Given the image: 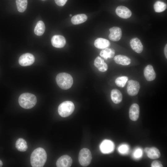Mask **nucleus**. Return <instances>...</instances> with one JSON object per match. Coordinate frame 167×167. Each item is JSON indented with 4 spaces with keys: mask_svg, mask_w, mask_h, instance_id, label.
Wrapping results in <instances>:
<instances>
[{
    "mask_svg": "<svg viewBox=\"0 0 167 167\" xmlns=\"http://www.w3.org/2000/svg\"><path fill=\"white\" fill-rule=\"evenodd\" d=\"M47 160V154L42 148L35 149L30 156V162L33 167H42L44 166Z\"/></svg>",
    "mask_w": 167,
    "mask_h": 167,
    "instance_id": "1",
    "label": "nucleus"
},
{
    "mask_svg": "<svg viewBox=\"0 0 167 167\" xmlns=\"http://www.w3.org/2000/svg\"><path fill=\"white\" fill-rule=\"evenodd\" d=\"M36 96L29 93H22L19 98V105L25 109H30L33 108L36 105Z\"/></svg>",
    "mask_w": 167,
    "mask_h": 167,
    "instance_id": "2",
    "label": "nucleus"
},
{
    "mask_svg": "<svg viewBox=\"0 0 167 167\" xmlns=\"http://www.w3.org/2000/svg\"><path fill=\"white\" fill-rule=\"evenodd\" d=\"M56 83L61 89L66 90L72 86L73 82L72 76L66 73H61L58 74L56 78Z\"/></svg>",
    "mask_w": 167,
    "mask_h": 167,
    "instance_id": "3",
    "label": "nucleus"
},
{
    "mask_svg": "<svg viewBox=\"0 0 167 167\" xmlns=\"http://www.w3.org/2000/svg\"><path fill=\"white\" fill-rule=\"evenodd\" d=\"M75 109L74 103L70 101H66L62 103L58 108V113L63 117H67L71 115Z\"/></svg>",
    "mask_w": 167,
    "mask_h": 167,
    "instance_id": "4",
    "label": "nucleus"
},
{
    "mask_svg": "<svg viewBox=\"0 0 167 167\" xmlns=\"http://www.w3.org/2000/svg\"><path fill=\"white\" fill-rule=\"evenodd\" d=\"M92 159L91 152L87 148L81 149L79 153L78 160L80 165L84 167L88 165L90 163Z\"/></svg>",
    "mask_w": 167,
    "mask_h": 167,
    "instance_id": "5",
    "label": "nucleus"
},
{
    "mask_svg": "<svg viewBox=\"0 0 167 167\" xmlns=\"http://www.w3.org/2000/svg\"><path fill=\"white\" fill-rule=\"evenodd\" d=\"M140 87V84L137 81L130 80L128 81L127 87V92L131 96L137 95Z\"/></svg>",
    "mask_w": 167,
    "mask_h": 167,
    "instance_id": "6",
    "label": "nucleus"
},
{
    "mask_svg": "<svg viewBox=\"0 0 167 167\" xmlns=\"http://www.w3.org/2000/svg\"><path fill=\"white\" fill-rule=\"evenodd\" d=\"M35 59V57L32 54L29 53H25L20 57L19 63L22 66H29L34 62Z\"/></svg>",
    "mask_w": 167,
    "mask_h": 167,
    "instance_id": "7",
    "label": "nucleus"
},
{
    "mask_svg": "<svg viewBox=\"0 0 167 167\" xmlns=\"http://www.w3.org/2000/svg\"><path fill=\"white\" fill-rule=\"evenodd\" d=\"M101 152L104 154H108L113 152L114 149V145L111 141L105 139L101 143L100 146Z\"/></svg>",
    "mask_w": 167,
    "mask_h": 167,
    "instance_id": "8",
    "label": "nucleus"
},
{
    "mask_svg": "<svg viewBox=\"0 0 167 167\" xmlns=\"http://www.w3.org/2000/svg\"><path fill=\"white\" fill-rule=\"evenodd\" d=\"M72 163L71 157L67 155H64L59 157L56 162L58 167H69Z\"/></svg>",
    "mask_w": 167,
    "mask_h": 167,
    "instance_id": "9",
    "label": "nucleus"
},
{
    "mask_svg": "<svg viewBox=\"0 0 167 167\" xmlns=\"http://www.w3.org/2000/svg\"><path fill=\"white\" fill-rule=\"evenodd\" d=\"M110 33L109 35V39L113 41H118L121 38L122 32L121 29L117 27H113L109 29Z\"/></svg>",
    "mask_w": 167,
    "mask_h": 167,
    "instance_id": "10",
    "label": "nucleus"
},
{
    "mask_svg": "<svg viewBox=\"0 0 167 167\" xmlns=\"http://www.w3.org/2000/svg\"><path fill=\"white\" fill-rule=\"evenodd\" d=\"M51 42L54 47L57 48H62L65 45L66 40L63 36L57 35L52 36L51 39Z\"/></svg>",
    "mask_w": 167,
    "mask_h": 167,
    "instance_id": "11",
    "label": "nucleus"
},
{
    "mask_svg": "<svg viewBox=\"0 0 167 167\" xmlns=\"http://www.w3.org/2000/svg\"><path fill=\"white\" fill-rule=\"evenodd\" d=\"M116 14L119 17L123 19H127L131 15V10L127 7L122 6H118L115 10Z\"/></svg>",
    "mask_w": 167,
    "mask_h": 167,
    "instance_id": "12",
    "label": "nucleus"
},
{
    "mask_svg": "<svg viewBox=\"0 0 167 167\" xmlns=\"http://www.w3.org/2000/svg\"><path fill=\"white\" fill-rule=\"evenodd\" d=\"M143 74L145 79L148 81H152L156 77V73L153 66L151 65H148L145 67Z\"/></svg>",
    "mask_w": 167,
    "mask_h": 167,
    "instance_id": "13",
    "label": "nucleus"
},
{
    "mask_svg": "<svg viewBox=\"0 0 167 167\" xmlns=\"http://www.w3.org/2000/svg\"><path fill=\"white\" fill-rule=\"evenodd\" d=\"M130 45L132 49L138 53H140L143 50V46L140 40L137 38H132L130 41Z\"/></svg>",
    "mask_w": 167,
    "mask_h": 167,
    "instance_id": "14",
    "label": "nucleus"
},
{
    "mask_svg": "<svg viewBox=\"0 0 167 167\" xmlns=\"http://www.w3.org/2000/svg\"><path fill=\"white\" fill-rule=\"evenodd\" d=\"M139 105L136 103L132 104L130 106L129 110L130 119L133 121H136L139 118Z\"/></svg>",
    "mask_w": 167,
    "mask_h": 167,
    "instance_id": "15",
    "label": "nucleus"
},
{
    "mask_svg": "<svg viewBox=\"0 0 167 167\" xmlns=\"http://www.w3.org/2000/svg\"><path fill=\"white\" fill-rule=\"evenodd\" d=\"M144 151L148 156L151 159H157L161 156L159 150L155 147L146 148Z\"/></svg>",
    "mask_w": 167,
    "mask_h": 167,
    "instance_id": "16",
    "label": "nucleus"
},
{
    "mask_svg": "<svg viewBox=\"0 0 167 167\" xmlns=\"http://www.w3.org/2000/svg\"><path fill=\"white\" fill-rule=\"evenodd\" d=\"M94 65L101 72H105L108 69L107 64L105 62L102 58L99 56L97 57L95 59Z\"/></svg>",
    "mask_w": 167,
    "mask_h": 167,
    "instance_id": "17",
    "label": "nucleus"
},
{
    "mask_svg": "<svg viewBox=\"0 0 167 167\" xmlns=\"http://www.w3.org/2000/svg\"><path fill=\"white\" fill-rule=\"evenodd\" d=\"M110 42L108 40L101 38L96 39L94 42L95 46L99 49H102L109 47L110 45Z\"/></svg>",
    "mask_w": 167,
    "mask_h": 167,
    "instance_id": "18",
    "label": "nucleus"
},
{
    "mask_svg": "<svg viewBox=\"0 0 167 167\" xmlns=\"http://www.w3.org/2000/svg\"><path fill=\"white\" fill-rule=\"evenodd\" d=\"M111 97L113 103L118 104L122 101V95L121 92L118 89H113L111 92Z\"/></svg>",
    "mask_w": 167,
    "mask_h": 167,
    "instance_id": "19",
    "label": "nucleus"
},
{
    "mask_svg": "<svg viewBox=\"0 0 167 167\" xmlns=\"http://www.w3.org/2000/svg\"><path fill=\"white\" fill-rule=\"evenodd\" d=\"M114 60L118 64L126 66L131 63V59L128 57L122 55H118L114 57Z\"/></svg>",
    "mask_w": 167,
    "mask_h": 167,
    "instance_id": "20",
    "label": "nucleus"
},
{
    "mask_svg": "<svg viewBox=\"0 0 167 167\" xmlns=\"http://www.w3.org/2000/svg\"><path fill=\"white\" fill-rule=\"evenodd\" d=\"M88 19L87 15L85 14H79L73 16L71 19V22L73 24L77 25L86 21Z\"/></svg>",
    "mask_w": 167,
    "mask_h": 167,
    "instance_id": "21",
    "label": "nucleus"
},
{
    "mask_svg": "<svg viewBox=\"0 0 167 167\" xmlns=\"http://www.w3.org/2000/svg\"><path fill=\"white\" fill-rule=\"evenodd\" d=\"M115 51L112 48H107L102 50L100 53L101 57L107 60L108 58H113L115 54Z\"/></svg>",
    "mask_w": 167,
    "mask_h": 167,
    "instance_id": "22",
    "label": "nucleus"
},
{
    "mask_svg": "<svg viewBox=\"0 0 167 167\" xmlns=\"http://www.w3.org/2000/svg\"><path fill=\"white\" fill-rule=\"evenodd\" d=\"M15 147L20 152H24L28 149V145L26 141L23 139L19 138L16 142Z\"/></svg>",
    "mask_w": 167,
    "mask_h": 167,
    "instance_id": "23",
    "label": "nucleus"
},
{
    "mask_svg": "<svg viewBox=\"0 0 167 167\" xmlns=\"http://www.w3.org/2000/svg\"><path fill=\"white\" fill-rule=\"evenodd\" d=\"M45 30V26L44 23L42 21L37 22L34 29L35 34L38 36H41L44 33Z\"/></svg>",
    "mask_w": 167,
    "mask_h": 167,
    "instance_id": "24",
    "label": "nucleus"
},
{
    "mask_svg": "<svg viewBox=\"0 0 167 167\" xmlns=\"http://www.w3.org/2000/svg\"><path fill=\"white\" fill-rule=\"evenodd\" d=\"M167 8V5L165 2L157 1L154 5V8L156 12H161L165 11Z\"/></svg>",
    "mask_w": 167,
    "mask_h": 167,
    "instance_id": "25",
    "label": "nucleus"
},
{
    "mask_svg": "<svg viewBox=\"0 0 167 167\" xmlns=\"http://www.w3.org/2000/svg\"><path fill=\"white\" fill-rule=\"evenodd\" d=\"M17 9L20 12H24L27 8V0H16Z\"/></svg>",
    "mask_w": 167,
    "mask_h": 167,
    "instance_id": "26",
    "label": "nucleus"
},
{
    "mask_svg": "<svg viewBox=\"0 0 167 167\" xmlns=\"http://www.w3.org/2000/svg\"><path fill=\"white\" fill-rule=\"evenodd\" d=\"M128 79V77L126 76L119 77L116 79L115 83L118 86L123 88L125 86Z\"/></svg>",
    "mask_w": 167,
    "mask_h": 167,
    "instance_id": "27",
    "label": "nucleus"
},
{
    "mask_svg": "<svg viewBox=\"0 0 167 167\" xmlns=\"http://www.w3.org/2000/svg\"><path fill=\"white\" fill-rule=\"evenodd\" d=\"M118 151L122 154H125L129 151V146L126 144H123L120 146L118 148Z\"/></svg>",
    "mask_w": 167,
    "mask_h": 167,
    "instance_id": "28",
    "label": "nucleus"
},
{
    "mask_svg": "<svg viewBox=\"0 0 167 167\" xmlns=\"http://www.w3.org/2000/svg\"><path fill=\"white\" fill-rule=\"evenodd\" d=\"M142 154V150L140 148H138L136 150L135 152L134 156L135 158H139L141 156Z\"/></svg>",
    "mask_w": 167,
    "mask_h": 167,
    "instance_id": "29",
    "label": "nucleus"
},
{
    "mask_svg": "<svg viewBox=\"0 0 167 167\" xmlns=\"http://www.w3.org/2000/svg\"><path fill=\"white\" fill-rule=\"evenodd\" d=\"M152 167H163L161 162L159 161H153L151 165Z\"/></svg>",
    "mask_w": 167,
    "mask_h": 167,
    "instance_id": "30",
    "label": "nucleus"
},
{
    "mask_svg": "<svg viewBox=\"0 0 167 167\" xmlns=\"http://www.w3.org/2000/svg\"><path fill=\"white\" fill-rule=\"evenodd\" d=\"M67 0H55L56 4L58 6H63L66 3Z\"/></svg>",
    "mask_w": 167,
    "mask_h": 167,
    "instance_id": "31",
    "label": "nucleus"
},
{
    "mask_svg": "<svg viewBox=\"0 0 167 167\" xmlns=\"http://www.w3.org/2000/svg\"><path fill=\"white\" fill-rule=\"evenodd\" d=\"M164 53L166 58H167V44H166L164 49Z\"/></svg>",
    "mask_w": 167,
    "mask_h": 167,
    "instance_id": "32",
    "label": "nucleus"
},
{
    "mask_svg": "<svg viewBox=\"0 0 167 167\" xmlns=\"http://www.w3.org/2000/svg\"><path fill=\"white\" fill-rule=\"evenodd\" d=\"M3 165V163L1 160H0V167H2Z\"/></svg>",
    "mask_w": 167,
    "mask_h": 167,
    "instance_id": "33",
    "label": "nucleus"
},
{
    "mask_svg": "<svg viewBox=\"0 0 167 167\" xmlns=\"http://www.w3.org/2000/svg\"><path fill=\"white\" fill-rule=\"evenodd\" d=\"M70 15V16H72V15L71 14L70 15Z\"/></svg>",
    "mask_w": 167,
    "mask_h": 167,
    "instance_id": "34",
    "label": "nucleus"
},
{
    "mask_svg": "<svg viewBox=\"0 0 167 167\" xmlns=\"http://www.w3.org/2000/svg\"></svg>",
    "mask_w": 167,
    "mask_h": 167,
    "instance_id": "35",
    "label": "nucleus"
}]
</instances>
